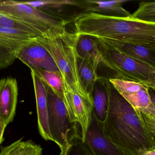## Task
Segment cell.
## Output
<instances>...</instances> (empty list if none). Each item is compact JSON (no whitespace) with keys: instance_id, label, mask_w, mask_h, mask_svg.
Masks as SVG:
<instances>
[{"instance_id":"cell-1","label":"cell","mask_w":155,"mask_h":155,"mask_svg":"<svg viewBox=\"0 0 155 155\" xmlns=\"http://www.w3.org/2000/svg\"><path fill=\"white\" fill-rule=\"evenodd\" d=\"M108 108L104 132L127 155H144L155 142L141 112L135 109L107 82Z\"/></svg>"},{"instance_id":"cell-2","label":"cell","mask_w":155,"mask_h":155,"mask_svg":"<svg viewBox=\"0 0 155 155\" xmlns=\"http://www.w3.org/2000/svg\"><path fill=\"white\" fill-rule=\"evenodd\" d=\"M89 35L155 48V23L131 16L119 17L92 13L87 19Z\"/></svg>"},{"instance_id":"cell-3","label":"cell","mask_w":155,"mask_h":155,"mask_svg":"<svg viewBox=\"0 0 155 155\" xmlns=\"http://www.w3.org/2000/svg\"><path fill=\"white\" fill-rule=\"evenodd\" d=\"M78 36L76 32L70 33L66 31L63 34L54 38L41 36L38 39L51 56L60 71L64 88L93 103L84 92L78 74L76 51Z\"/></svg>"},{"instance_id":"cell-4","label":"cell","mask_w":155,"mask_h":155,"mask_svg":"<svg viewBox=\"0 0 155 155\" xmlns=\"http://www.w3.org/2000/svg\"><path fill=\"white\" fill-rule=\"evenodd\" d=\"M96 39L102 64L115 72V78L134 81L155 89V68L127 55L101 38Z\"/></svg>"},{"instance_id":"cell-5","label":"cell","mask_w":155,"mask_h":155,"mask_svg":"<svg viewBox=\"0 0 155 155\" xmlns=\"http://www.w3.org/2000/svg\"><path fill=\"white\" fill-rule=\"evenodd\" d=\"M0 12L27 25L45 38H54L66 32L68 22L65 19L35 9L24 1L0 0Z\"/></svg>"},{"instance_id":"cell-6","label":"cell","mask_w":155,"mask_h":155,"mask_svg":"<svg viewBox=\"0 0 155 155\" xmlns=\"http://www.w3.org/2000/svg\"><path fill=\"white\" fill-rule=\"evenodd\" d=\"M47 101L51 136L61 150L77 136H81L80 126L71 121L64 98L58 96L48 85Z\"/></svg>"},{"instance_id":"cell-7","label":"cell","mask_w":155,"mask_h":155,"mask_svg":"<svg viewBox=\"0 0 155 155\" xmlns=\"http://www.w3.org/2000/svg\"><path fill=\"white\" fill-rule=\"evenodd\" d=\"M108 80L117 91L135 109L155 117V106L151 99L149 88L134 81L117 78Z\"/></svg>"},{"instance_id":"cell-8","label":"cell","mask_w":155,"mask_h":155,"mask_svg":"<svg viewBox=\"0 0 155 155\" xmlns=\"http://www.w3.org/2000/svg\"><path fill=\"white\" fill-rule=\"evenodd\" d=\"M38 38L20 47L16 52V58L28 66L31 71H51L61 75L51 56Z\"/></svg>"},{"instance_id":"cell-9","label":"cell","mask_w":155,"mask_h":155,"mask_svg":"<svg viewBox=\"0 0 155 155\" xmlns=\"http://www.w3.org/2000/svg\"><path fill=\"white\" fill-rule=\"evenodd\" d=\"M103 125L93 110L91 123L83 140L92 155H127L105 134Z\"/></svg>"},{"instance_id":"cell-10","label":"cell","mask_w":155,"mask_h":155,"mask_svg":"<svg viewBox=\"0 0 155 155\" xmlns=\"http://www.w3.org/2000/svg\"><path fill=\"white\" fill-rule=\"evenodd\" d=\"M64 100L71 121L73 123H78L80 126L83 140L91 123L94 110L93 103L65 88H64Z\"/></svg>"},{"instance_id":"cell-11","label":"cell","mask_w":155,"mask_h":155,"mask_svg":"<svg viewBox=\"0 0 155 155\" xmlns=\"http://www.w3.org/2000/svg\"><path fill=\"white\" fill-rule=\"evenodd\" d=\"M17 80L12 77L0 80V121L6 126L13 121L18 101Z\"/></svg>"},{"instance_id":"cell-12","label":"cell","mask_w":155,"mask_h":155,"mask_svg":"<svg viewBox=\"0 0 155 155\" xmlns=\"http://www.w3.org/2000/svg\"><path fill=\"white\" fill-rule=\"evenodd\" d=\"M31 74L35 93L39 133L44 140L52 141L48 122L47 85L34 72L31 71Z\"/></svg>"},{"instance_id":"cell-13","label":"cell","mask_w":155,"mask_h":155,"mask_svg":"<svg viewBox=\"0 0 155 155\" xmlns=\"http://www.w3.org/2000/svg\"><path fill=\"white\" fill-rule=\"evenodd\" d=\"M101 39L127 55L155 68V48H147L117 40Z\"/></svg>"},{"instance_id":"cell-14","label":"cell","mask_w":155,"mask_h":155,"mask_svg":"<svg viewBox=\"0 0 155 155\" xmlns=\"http://www.w3.org/2000/svg\"><path fill=\"white\" fill-rule=\"evenodd\" d=\"M76 45L78 56L86 61L96 71L102 64V57L97 47L96 37L78 34Z\"/></svg>"},{"instance_id":"cell-15","label":"cell","mask_w":155,"mask_h":155,"mask_svg":"<svg viewBox=\"0 0 155 155\" xmlns=\"http://www.w3.org/2000/svg\"><path fill=\"white\" fill-rule=\"evenodd\" d=\"M41 36L37 33L0 27V46L16 52L28 42Z\"/></svg>"},{"instance_id":"cell-16","label":"cell","mask_w":155,"mask_h":155,"mask_svg":"<svg viewBox=\"0 0 155 155\" xmlns=\"http://www.w3.org/2000/svg\"><path fill=\"white\" fill-rule=\"evenodd\" d=\"M129 1H100L88 0L86 1L87 5L86 12H94L105 15L119 17H128L132 14L123 7V4Z\"/></svg>"},{"instance_id":"cell-17","label":"cell","mask_w":155,"mask_h":155,"mask_svg":"<svg viewBox=\"0 0 155 155\" xmlns=\"http://www.w3.org/2000/svg\"><path fill=\"white\" fill-rule=\"evenodd\" d=\"M107 79L100 77L96 83L93 93L94 110L98 120L104 123L108 108V97Z\"/></svg>"},{"instance_id":"cell-18","label":"cell","mask_w":155,"mask_h":155,"mask_svg":"<svg viewBox=\"0 0 155 155\" xmlns=\"http://www.w3.org/2000/svg\"><path fill=\"white\" fill-rule=\"evenodd\" d=\"M78 74L82 88L88 98L93 102V93L96 83L100 76L86 61L78 56Z\"/></svg>"},{"instance_id":"cell-19","label":"cell","mask_w":155,"mask_h":155,"mask_svg":"<svg viewBox=\"0 0 155 155\" xmlns=\"http://www.w3.org/2000/svg\"><path fill=\"white\" fill-rule=\"evenodd\" d=\"M43 148L32 140L20 139L1 148L0 155H42Z\"/></svg>"},{"instance_id":"cell-20","label":"cell","mask_w":155,"mask_h":155,"mask_svg":"<svg viewBox=\"0 0 155 155\" xmlns=\"http://www.w3.org/2000/svg\"><path fill=\"white\" fill-rule=\"evenodd\" d=\"M35 73L54 90L58 96L64 98V83L61 75L48 71H40Z\"/></svg>"},{"instance_id":"cell-21","label":"cell","mask_w":155,"mask_h":155,"mask_svg":"<svg viewBox=\"0 0 155 155\" xmlns=\"http://www.w3.org/2000/svg\"><path fill=\"white\" fill-rule=\"evenodd\" d=\"M24 2L35 9L46 12L51 9H59L67 5L78 6L81 5L77 1L69 0H40Z\"/></svg>"},{"instance_id":"cell-22","label":"cell","mask_w":155,"mask_h":155,"mask_svg":"<svg viewBox=\"0 0 155 155\" xmlns=\"http://www.w3.org/2000/svg\"><path fill=\"white\" fill-rule=\"evenodd\" d=\"M60 155H93L87 146L78 135L61 150Z\"/></svg>"},{"instance_id":"cell-23","label":"cell","mask_w":155,"mask_h":155,"mask_svg":"<svg viewBox=\"0 0 155 155\" xmlns=\"http://www.w3.org/2000/svg\"><path fill=\"white\" fill-rule=\"evenodd\" d=\"M132 16L141 21L155 23V2H141Z\"/></svg>"},{"instance_id":"cell-24","label":"cell","mask_w":155,"mask_h":155,"mask_svg":"<svg viewBox=\"0 0 155 155\" xmlns=\"http://www.w3.org/2000/svg\"><path fill=\"white\" fill-rule=\"evenodd\" d=\"M0 27L33 32L41 35L39 33L27 25L1 12H0Z\"/></svg>"},{"instance_id":"cell-25","label":"cell","mask_w":155,"mask_h":155,"mask_svg":"<svg viewBox=\"0 0 155 155\" xmlns=\"http://www.w3.org/2000/svg\"><path fill=\"white\" fill-rule=\"evenodd\" d=\"M16 59L15 51L0 46V69H4L9 67Z\"/></svg>"},{"instance_id":"cell-26","label":"cell","mask_w":155,"mask_h":155,"mask_svg":"<svg viewBox=\"0 0 155 155\" xmlns=\"http://www.w3.org/2000/svg\"><path fill=\"white\" fill-rule=\"evenodd\" d=\"M141 113L144 119L145 122L153 136L155 142V117L147 113L141 112ZM144 155H155V144L153 150L147 152Z\"/></svg>"},{"instance_id":"cell-27","label":"cell","mask_w":155,"mask_h":155,"mask_svg":"<svg viewBox=\"0 0 155 155\" xmlns=\"http://www.w3.org/2000/svg\"><path fill=\"white\" fill-rule=\"evenodd\" d=\"M6 126H7L5 125V124L0 121V144H1L4 141L3 136L4 133Z\"/></svg>"},{"instance_id":"cell-28","label":"cell","mask_w":155,"mask_h":155,"mask_svg":"<svg viewBox=\"0 0 155 155\" xmlns=\"http://www.w3.org/2000/svg\"><path fill=\"white\" fill-rule=\"evenodd\" d=\"M149 92L151 99H152V101L155 106V90L149 88Z\"/></svg>"},{"instance_id":"cell-29","label":"cell","mask_w":155,"mask_h":155,"mask_svg":"<svg viewBox=\"0 0 155 155\" xmlns=\"http://www.w3.org/2000/svg\"></svg>"},{"instance_id":"cell-30","label":"cell","mask_w":155,"mask_h":155,"mask_svg":"<svg viewBox=\"0 0 155 155\" xmlns=\"http://www.w3.org/2000/svg\"><path fill=\"white\" fill-rule=\"evenodd\" d=\"M154 90H155V89H154Z\"/></svg>"}]
</instances>
